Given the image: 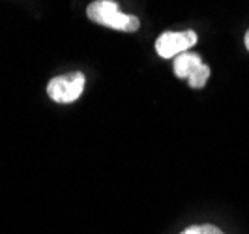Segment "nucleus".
Returning a JSON list of instances; mask_svg holds the SVG:
<instances>
[{"label":"nucleus","instance_id":"obj_3","mask_svg":"<svg viewBox=\"0 0 249 234\" xmlns=\"http://www.w3.org/2000/svg\"><path fill=\"white\" fill-rule=\"evenodd\" d=\"M197 43V34L193 30H184V32H163L161 36L156 39V51L161 58H173L182 53H187Z\"/></svg>","mask_w":249,"mask_h":234},{"label":"nucleus","instance_id":"obj_5","mask_svg":"<svg viewBox=\"0 0 249 234\" xmlns=\"http://www.w3.org/2000/svg\"><path fill=\"white\" fill-rule=\"evenodd\" d=\"M210 66H206V64H202L199 70L195 72V73L191 75L187 81H189V87L191 88H202L206 83H208V79H210Z\"/></svg>","mask_w":249,"mask_h":234},{"label":"nucleus","instance_id":"obj_1","mask_svg":"<svg viewBox=\"0 0 249 234\" xmlns=\"http://www.w3.org/2000/svg\"><path fill=\"white\" fill-rule=\"evenodd\" d=\"M87 15L90 21L98 23V25L109 26L114 30H122V32H135L139 28V19L135 15H125L120 12L118 4L114 0H96L88 6Z\"/></svg>","mask_w":249,"mask_h":234},{"label":"nucleus","instance_id":"obj_2","mask_svg":"<svg viewBox=\"0 0 249 234\" xmlns=\"http://www.w3.org/2000/svg\"><path fill=\"white\" fill-rule=\"evenodd\" d=\"M85 85H87V79L81 72L58 75L49 81L47 96L56 103H73L75 99H79V96L83 94Z\"/></svg>","mask_w":249,"mask_h":234},{"label":"nucleus","instance_id":"obj_6","mask_svg":"<svg viewBox=\"0 0 249 234\" xmlns=\"http://www.w3.org/2000/svg\"><path fill=\"white\" fill-rule=\"evenodd\" d=\"M180 234H225L221 229L213 227V225H193V227H187L184 233Z\"/></svg>","mask_w":249,"mask_h":234},{"label":"nucleus","instance_id":"obj_4","mask_svg":"<svg viewBox=\"0 0 249 234\" xmlns=\"http://www.w3.org/2000/svg\"><path fill=\"white\" fill-rule=\"evenodd\" d=\"M202 66V58L195 53H182L175 58V75L178 79H189Z\"/></svg>","mask_w":249,"mask_h":234},{"label":"nucleus","instance_id":"obj_7","mask_svg":"<svg viewBox=\"0 0 249 234\" xmlns=\"http://www.w3.org/2000/svg\"><path fill=\"white\" fill-rule=\"evenodd\" d=\"M244 43H246V49L249 51V30L246 32V37H244Z\"/></svg>","mask_w":249,"mask_h":234}]
</instances>
